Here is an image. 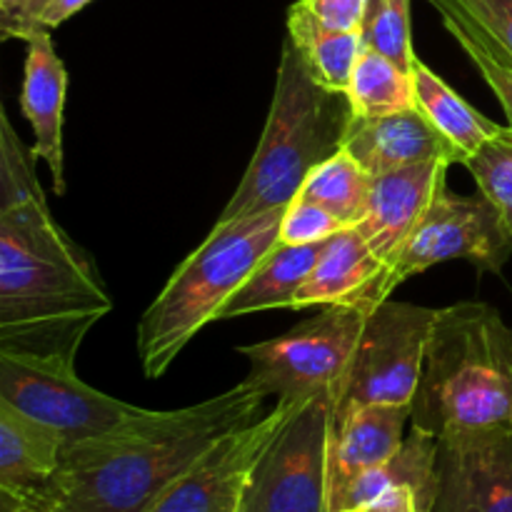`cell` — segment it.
<instances>
[{
  "mask_svg": "<svg viewBox=\"0 0 512 512\" xmlns=\"http://www.w3.org/2000/svg\"><path fill=\"white\" fill-rule=\"evenodd\" d=\"M265 398L245 378L190 408H143L108 433L65 445L58 470L0 512H145L215 440L258 420Z\"/></svg>",
  "mask_w": 512,
  "mask_h": 512,
  "instance_id": "1",
  "label": "cell"
},
{
  "mask_svg": "<svg viewBox=\"0 0 512 512\" xmlns=\"http://www.w3.org/2000/svg\"><path fill=\"white\" fill-rule=\"evenodd\" d=\"M35 155L0 110V328L113 310L90 255L55 223Z\"/></svg>",
  "mask_w": 512,
  "mask_h": 512,
  "instance_id": "2",
  "label": "cell"
},
{
  "mask_svg": "<svg viewBox=\"0 0 512 512\" xmlns=\"http://www.w3.org/2000/svg\"><path fill=\"white\" fill-rule=\"evenodd\" d=\"M410 408L413 428L435 438L512 425V328L493 305L438 310Z\"/></svg>",
  "mask_w": 512,
  "mask_h": 512,
  "instance_id": "3",
  "label": "cell"
},
{
  "mask_svg": "<svg viewBox=\"0 0 512 512\" xmlns=\"http://www.w3.org/2000/svg\"><path fill=\"white\" fill-rule=\"evenodd\" d=\"M350 118L348 95L315 83L295 45L285 38L268 123L218 223L288 208L308 175L343 148Z\"/></svg>",
  "mask_w": 512,
  "mask_h": 512,
  "instance_id": "4",
  "label": "cell"
},
{
  "mask_svg": "<svg viewBox=\"0 0 512 512\" xmlns=\"http://www.w3.org/2000/svg\"><path fill=\"white\" fill-rule=\"evenodd\" d=\"M285 208L265 210L233 223H215L208 238L175 268L138 323L140 368L160 378L185 345L243 288L260 260L278 245Z\"/></svg>",
  "mask_w": 512,
  "mask_h": 512,
  "instance_id": "5",
  "label": "cell"
},
{
  "mask_svg": "<svg viewBox=\"0 0 512 512\" xmlns=\"http://www.w3.org/2000/svg\"><path fill=\"white\" fill-rule=\"evenodd\" d=\"M98 320L0 328V400L75 440L103 435L143 408L90 388L75 373L80 343Z\"/></svg>",
  "mask_w": 512,
  "mask_h": 512,
  "instance_id": "6",
  "label": "cell"
},
{
  "mask_svg": "<svg viewBox=\"0 0 512 512\" xmlns=\"http://www.w3.org/2000/svg\"><path fill=\"white\" fill-rule=\"evenodd\" d=\"M370 310L328 305L285 335L243 345L238 353L250 360L248 380L265 395H278V400L330 398L340 403Z\"/></svg>",
  "mask_w": 512,
  "mask_h": 512,
  "instance_id": "7",
  "label": "cell"
},
{
  "mask_svg": "<svg viewBox=\"0 0 512 512\" xmlns=\"http://www.w3.org/2000/svg\"><path fill=\"white\" fill-rule=\"evenodd\" d=\"M438 310L413 303L375 305L368 313L350 363L338 408L413 405Z\"/></svg>",
  "mask_w": 512,
  "mask_h": 512,
  "instance_id": "8",
  "label": "cell"
},
{
  "mask_svg": "<svg viewBox=\"0 0 512 512\" xmlns=\"http://www.w3.org/2000/svg\"><path fill=\"white\" fill-rule=\"evenodd\" d=\"M338 403L300 405L250 478L240 512H328V445Z\"/></svg>",
  "mask_w": 512,
  "mask_h": 512,
  "instance_id": "9",
  "label": "cell"
},
{
  "mask_svg": "<svg viewBox=\"0 0 512 512\" xmlns=\"http://www.w3.org/2000/svg\"><path fill=\"white\" fill-rule=\"evenodd\" d=\"M512 258V233L498 208L480 195H455L448 188L435 198L398 263L383 285L385 300L413 275L448 260H468L483 273H500Z\"/></svg>",
  "mask_w": 512,
  "mask_h": 512,
  "instance_id": "10",
  "label": "cell"
},
{
  "mask_svg": "<svg viewBox=\"0 0 512 512\" xmlns=\"http://www.w3.org/2000/svg\"><path fill=\"white\" fill-rule=\"evenodd\" d=\"M303 403L280 398L270 413L225 433L145 512H240L260 458Z\"/></svg>",
  "mask_w": 512,
  "mask_h": 512,
  "instance_id": "11",
  "label": "cell"
},
{
  "mask_svg": "<svg viewBox=\"0 0 512 512\" xmlns=\"http://www.w3.org/2000/svg\"><path fill=\"white\" fill-rule=\"evenodd\" d=\"M433 512H512V425L438 438Z\"/></svg>",
  "mask_w": 512,
  "mask_h": 512,
  "instance_id": "12",
  "label": "cell"
},
{
  "mask_svg": "<svg viewBox=\"0 0 512 512\" xmlns=\"http://www.w3.org/2000/svg\"><path fill=\"white\" fill-rule=\"evenodd\" d=\"M448 168L450 165L443 160H433V163L408 165V168L375 175L368 215L355 228L363 233L365 243L370 245L373 255L385 268V278L398 263L405 243L415 233L423 215L428 213L435 198L448 188L445 185ZM380 295H383V288H380Z\"/></svg>",
  "mask_w": 512,
  "mask_h": 512,
  "instance_id": "13",
  "label": "cell"
},
{
  "mask_svg": "<svg viewBox=\"0 0 512 512\" xmlns=\"http://www.w3.org/2000/svg\"><path fill=\"white\" fill-rule=\"evenodd\" d=\"M410 405H348L335 408L328 445V510L358 475L393 458L405 443Z\"/></svg>",
  "mask_w": 512,
  "mask_h": 512,
  "instance_id": "14",
  "label": "cell"
},
{
  "mask_svg": "<svg viewBox=\"0 0 512 512\" xmlns=\"http://www.w3.org/2000/svg\"><path fill=\"white\" fill-rule=\"evenodd\" d=\"M343 150L373 175L433 160L465 165V155L425 118L418 105L385 118L353 115L345 130Z\"/></svg>",
  "mask_w": 512,
  "mask_h": 512,
  "instance_id": "15",
  "label": "cell"
},
{
  "mask_svg": "<svg viewBox=\"0 0 512 512\" xmlns=\"http://www.w3.org/2000/svg\"><path fill=\"white\" fill-rule=\"evenodd\" d=\"M25 43V78L20 105L33 128V155L48 165L53 175V188L65 195V163H63V113L68 93L65 63L55 50L48 30H33L23 38Z\"/></svg>",
  "mask_w": 512,
  "mask_h": 512,
  "instance_id": "16",
  "label": "cell"
},
{
  "mask_svg": "<svg viewBox=\"0 0 512 512\" xmlns=\"http://www.w3.org/2000/svg\"><path fill=\"white\" fill-rule=\"evenodd\" d=\"M385 268L375 258L358 228H345L323 243L313 273L298 290L290 310L328 308V305H360L375 308L385 303Z\"/></svg>",
  "mask_w": 512,
  "mask_h": 512,
  "instance_id": "17",
  "label": "cell"
},
{
  "mask_svg": "<svg viewBox=\"0 0 512 512\" xmlns=\"http://www.w3.org/2000/svg\"><path fill=\"white\" fill-rule=\"evenodd\" d=\"M65 438L0 400V503H18L58 470Z\"/></svg>",
  "mask_w": 512,
  "mask_h": 512,
  "instance_id": "18",
  "label": "cell"
},
{
  "mask_svg": "<svg viewBox=\"0 0 512 512\" xmlns=\"http://www.w3.org/2000/svg\"><path fill=\"white\" fill-rule=\"evenodd\" d=\"M398 488H413L420 512H433L438 498V438L415 430L405 438L398 453L378 468L358 475L343 490L328 512L365 508Z\"/></svg>",
  "mask_w": 512,
  "mask_h": 512,
  "instance_id": "19",
  "label": "cell"
},
{
  "mask_svg": "<svg viewBox=\"0 0 512 512\" xmlns=\"http://www.w3.org/2000/svg\"><path fill=\"white\" fill-rule=\"evenodd\" d=\"M288 40L315 83L348 95L353 70L365 50L360 30L330 28L305 8L303 0H295L288 10Z\"/></svg>",
  "mask_w": 512,
  "mask_h": 512,
  "instance_id": "20",
  "label": "cell"
},
{
  "mask_svg": "<svg viewBox=\"0 0 512 512\" xmlns=\"http://www.w3.org/2000/svg\"><path fill=\"white\" fill-rule=\"evenodd\" d=\"M323 253V243L318 245H275L258 268L253 270L243 288L230 298L220 320L243 318V315L265 313V310L293 308V300L308 275L313 273Z\"/></svg>",
  "mask_w": 512,
  "mask_h": 512,
  "instance_id": "21",
  "label": "cell"
},
{
  "mask_svg": "<svg viewBox=\"0 0 512 512\" xmlns=\"http://www.w3.org/2000/svg\"><path fill=\"white\" fill-rule=\"evenodd\" d=\"M413 83L415 105L465 155V160L478 153L488 140H493L495 135H500L508 128V125H498L490 118H485L480 110H475L463 95L455 93L420 58L413 65Z\"/></svg>",
  "mask_w": 512,
  "mask_h": 512,
  "instance_id": "22",
  "label": "cell"
},
{
  "mask_svg": "<svg viewBox=\"0 0 512 512\" xmlns=\"http://www.w3.org/2000/svg\"><path fill=\"white\" fill-rule=\"evenodd\" d=\"M373 180L375 175L370 170L340 148L308 175L298 198L323 205L345 228H355L368 215Z\"/></svg>",
  "mask_w": 512,
  "mask_h": 512,
  "instance_id": "23",
  "label": "cell"
},
{
  "mask_svg": "<svg viewBox=\"0 0 512 512\" xmlns=\"http://www.w3.org/2000/svg\"><path fill=\"white\" fill-rule=\"evenodd\" d=\"M353 115L358 118H385L415 108L413 73L378 50L365 48L353 70L348 88Z\"/></svg>",
  "mask_w": 512,
  "mask_h": 512,
  "instance_id": "24",
  "label": "cell"
},
{
  "mask_svg": "<svg viewBox=\"0 0 512 512\" xmlns=\"http://www.w3.org/2000/svg\"><path fill=\"white\" fill-rule=\"evenodd\" d=\"M443 18L445 30L455 38V43L465 50L485 83L498 95L500 105L508 115V125L512 128V55L490 33H485L473 18L463 10V5L455 0H428Z\"/></svg>",
  "mask_w": 512,
  "mask_h": 512,
  "instance_id": "25",
  "label": "cell"
},
{
  "mask_svg": "<svg viewBox=\"0 0 512 512\" xmlns=\"http://www.w3.org/2000/svg\"><path fill=\"white\" fill-rule=\"evenodd\" d=\"M365 48L378 50L413 73L418 60L410 30V0H368L363 20Z\"/></svg>",
  "mask_w": 512,
  "mask_h": 512,
  "instance_id": "26",
  "label": "cell"
},
{
  "mask_svg": "<svg viewBox=\"0 0 512 512\" xmlns=\"http://www.w3.org/2000/svg\"><path fill=\"white\" fill-rule=\"evenodd\" d=\"M465 168L478 183L480 193L498 208L500 218L512 233V128L495 135L475 155L465 160Z\"/></svg>",
  "mask_w": 512,
  "mask_h": 512,
  "instance_id": "27",
  "label": "cell"
},
{
  "mask_svg": "<svg viewBox=\"0 0 512 512\" xmlns=\"http://www.w3.org/2000/svg\"><path fill=\"white\" fill-rule=\"evenodd\" d=\"M345 230V225L335 218L323 205L310 200L295 198L285 208L283 223H280V245H318L333 238L335 233Z\"/></svg>",
  "mask_w": 512,
  "mask_h": 512,
  "instance_id": "28",
  "label": "cell"
},
{
  "mask_svg": "<svg viewBox=\"0 0 512 512\" xmlns=\"http://www.w3.org/2000/svg\"><path fill=\"white\" fill-rule=\"evenodd\" d=\"M512 55V0H455Z\"/></svg>",
  "mask_w": 512,
  "mask_h": 512,
  "instance_id": "29",
  "label": "cell"
},
{
  "mask_svg": "<svg viewBox=\"0 0 512 512\" xmlns=\"http://www.w3.org/2000/svg\"><path fill=\"white\" fill-rule=\"evenodd\" d=\"M303 5L320 23L330 25V28L360 30L363 33L368 0H303Z\"/></svg>",
  "mask_w": 512,
  "mask_h": 512,
  "instance_id": "30",
  "label": "cell"
},
{
  "mask_svg": "<svg viewBox=\"0 0 512 512\" xmlns=\"http://www.w3.org/2000/svg\"><path fill=\"white\" fill-rule=\"evenodd\" d=\"M88 3H93V0H50V3L43 8V13H40L38 28L40 30L58 28V25H63L65 20L73 18L75 13H80Z\"/></svg>",
  "mask_w": 512,
  "mask_h": 512,
  "instance_id": "31",
  "label": "cell"
},
{
  "mask_svg": "<svg viewBox=\"0 0 512 512\" xmlns=\"http://www.w3.org/2000/svg\"><path fill=\"white\" fill-rule=\"evenodd\" d=\"M363 512H420L418 498H415L413 488H398L385 493L375 503L365 505Z\"/></svg>",
  "mask_w": 512,
  "mask_h": 512,
  "instance_id": "32",
  "label": "cell"
},
{
  "mask_svg": "<svg viewBox=\"0 0 512 512\" xmlns=\"http://www.w3.org/2000/svg\"><path fill=\"white\" fill-rule=\"evenodd\" d=\"M25 0H0V15H5V13H13L15 8H18V5H23Z\"/></svg>",
  "mask_w": 512,
  "mask_h": 512,
  "instance_id": "33",
  "label": "cell"
},
{
  "mask_svg": "<svg viewBox=\"0 0 512 512\" xmlns=\"http://www.w3.org/2000/svg\"><path fill=\"white\" fill-rule=\"evenodd\" d=\"M335 512H363V508H348V510H335Z\"/></svg>",
  "mask_w": 512,
  "mask_h": 512,
  "instance_id": "34",
  "label": "cell"
},
{
  "mask_svg": "<svg viewBox=\"0 0 512 512\" xmlns=\"http://www.w3.org/2000/svg\"><path fill=\"white\" fill-rule=\"evenodd\" d=\"M10 512H23V510H10Z\"/></svg>",
  "mask_w": 512,
  "mask_h": 512,
  "instance_id": "35",
  "label": "cell"
}]
</instances>
